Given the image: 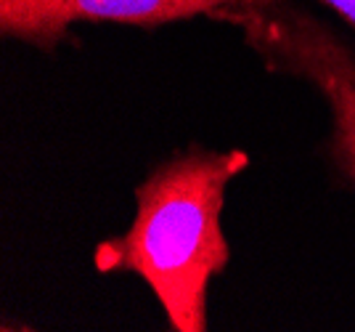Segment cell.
<instances>
[{
	"label": "cell",
	"mask_w": 355,
	"mask_h": 332,
	"mask_svg": "<svg viewBox=\"0 0 355 332\" xmlns=\"http://www.w3.org/2000/svg\"><path fill=\"white\" fill-rule=\"evenodd\" d=\"M313 6H321L329 14H334L340 19V24H345L347 30L355 32V0H308Z\"/></svg>",
	"instance_id": "277c9868"
},
{
	"label": "cell",
	"mask_w": 355,
	"mask_h": 332,
	"mask_svg": "<svg viewBox=\"0 0 355 332\" xmlns=\"http://www.w3.org/2000/svg\"><path fill=\"white\" fill-rule=\"evenodd\" d=\"M239 32L268 75L308 85L326 106L318 144L334 189L355 194V32L308 0H260L215 14Z\"/></svg>",
	"instance_id": "7a4b0ae2"
},
{
	"label": "cell",
	"mask_w": 355,
	"mask_h": 332,
	"mask_svg": "<svg viewBox=\"0 0 355 332\" xmlns=\"http://www.w3.org/2000/svg\"><path fill=\"white\" fill-rule=\"evenodd\" d=\"M250 167V151L239 147L193 141L164 154L135 183L130 226L96 244V272L144 279L173 332H207L209 287L234 256L223 229L225 194Z\"/></svg>",
	"instance_id": "6da1fadb"
},
{
	"label": "cell",
	"mask_w": 355,
	"mask_h": 332,
	"mask_svg": "<svg viewBox=\"0 0 355 332\" xmlns=\"http://www.w3.org/2000/svg\"><path fill=\"white\" fill-rule=\"evenodd\" d=\"M260 0H0V38L56 53L80 40L72 32L83 24H114L157 32L189 19H215L225 8Z\"/></svg>",
	"instance_id": "3957f363"
}]
</instances>
